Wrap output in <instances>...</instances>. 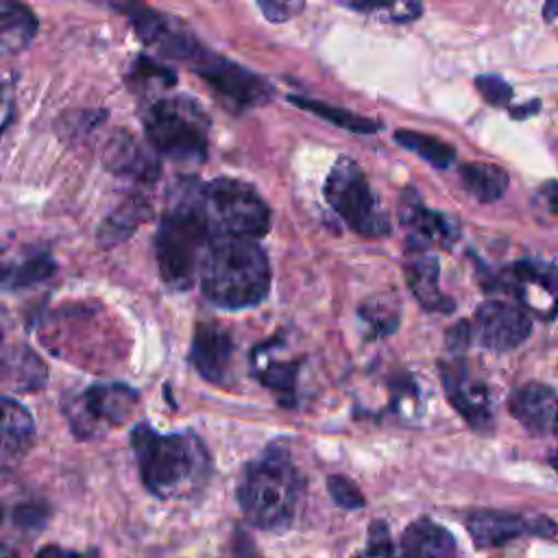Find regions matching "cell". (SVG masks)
<instances>
[{"mask_svg":"<svg viewBox=\"0 0 558 558\" xmlns=\"http://www.w3.org/2000/svg\"><path fill=\"white\" fill-rule=\"evenodd\" d=\"M109 4L131 22L137 37L146 46L157 48V52L163 57L181 59L194 65L207 52V48H203L179 20L153 11L142 0H109Z\"/></svg>","mask_w":558,"mask_h":558,"instance_id":"obj_9","label":"cell"},{"mask_svg":"<svg viewBox=\"0 0 558 558\" xmlns=\"http://www.w3.org/2000/svg\"><path fill=\"white\" fill-rule=\"evenodd\" d=\"M495 279L493 290L514 294L523 307L541 318L558 316V277L547 266L523 259Z\"/></svg>","mask_w":558,"mask_h":558,"instance_id":"obj_11","label":"cell"},{"mask_svg":"<svg viewBox=\"0 0 558 558\" xmlns=\"http://www.w3.org/2000/svg\"><path fill=\"white\" fill-rule=\"evenodd\" d=\"M399 551L405 556H453L458 551L456 538L438 523L429 519L412 521L399 541Z\"/></svg>","mask_w":558,"mask_h":558,"instance_id":"obj_21","label":"cell"},{"mask_svg":"<svg viewBox=\"0 0 558 558\" xmlns=\"http://www.w3.org/2000/svg\"><path fill=\"white\" fill-rule=\"evenodd\" d=\"M401 222L408 225L418 240L438 244L442 248H451L460 238L458 225L445 214L425 207L421 196H416L412 190L401 201Z\"/></svg>","mask_w":558,"mask_h":558,"instance_id":"obj_19","label":"cell"},{"mask_svg":"<svg viewBox=\"0 0 558 558\" xmlns=\"http://www.w3.org/2000/svg\"><path fill=\"white\" fill-rule=\"evenodd\" d=\"M296 373H299L296 362H272L259 373V381L277 395L279 403L290 405L294 401Z\"/></svg>","mask_w":558,"mask_h":558,"instance_id":"obj_31","label":"cell"},{"mask_svg":"<svg viewBox=\"0 0 558 558\" xmlns=\"http://www.w3.org/2000/svg\"><path fill=\"white\" fill-rule=\"evenodd\" d=\"M538 109H541V100H530L523 107H514L510 113H512V118H527V116L536 113Z\"/></svg>","mask_w":558,"mask_h":558,"instance_id":"obj_40","label":"cell"},{"mask_svg":"<svg viewBox=\"0 0 558 558\" xmlns=\"http://www.w3.org/2000/svg\"><path fill=\"white\" fill-rule=\"evenodd\" d=\"M214 235L262 238L270 227V209L248 183L231 177L209 181L198 194Z\"/></svg>","mask_w":558,"mask_h":558,"instance_id":"obj_6","label":"cell"},{"mask_svg":"<svg viewBox=\"0 0 558 558\" xmlns=\"http://www.w3.org/2000/svg\"><path fill=\"white\" fill-rule=\"evenodd\" d=\"M440 379L449 403L462 414V418L473 429L488 432L493 427V401L488 386L464 362H442Z\"/></svg>","mask_w":558,"mask_h":558,"instance_id":"obj_13","label":"cell"},{"mask_svg":"<svg viewBox=\"0 0 558 558\" xmlns=\"http://www.w3.org/2000/svg\"><path fill=\"white\" fill-rule=\"evenodd\" d=\"M473 340V325L469 320H460L447 331V347L451 351H462L471 344Z\"/></svg>","mask_w":558,"mask_h":558,"instance_id":"obj_38","label":"cell"},{"mask_svg":"<svg viewBox=\"0 0 558 558\" xmlns=\"http://www.w3.org/2000/svg\"><path fill=\"white\" fill-rule=\"evenodd\" d=\"M129 78L135 81L137 85H157V87H172L177 83V74L168 65H163L146 54H140L133 61Z\"/></svg>","mask_w":558,"mask_h":558,"instance_id":"obj_32","label":"cell"},{"mask_svg":"<svg viewBox=\"0 0 558 558\" xmlns=\"http://www.w3.org/2000/svg\"><path fill=\"white\" fill-rule=\"evenodd\" d=\"M48 517H50V510L46 508V504L28 501V504H20L13 508V525L28 534L41 532L46 527Z\"/></svg>","mask_w":558,"mask_h":558,"instance_id":"obj_34","label":"cell"},{"mask_svg":"<svg viewBox=\"0 0 558 558\" xmlns=\"http://www.w3.org/2000/svg\"><path fill=\"white\" fill-rule=\"evenodd\" d=\"M353 11L375 13L377 17L395 24H405L423 13L421 0H347Z\"/></svg>","mask_w":558,"mask_h":558,"instance_id":"obj_29","label":"cell"},{"mask_svg":"<svg viewBox=\"0 0 558 558\" xmlns=\"http://www.w3.org/2000/svg\"><path fill=\"white\" fill-rule=\"evenodd\" d=\"M194 70L231 109H251L272 98V85L264 76L211 50L194 63Z\"/></svg>","mask_w":558,"mask_h":558,"instance_id":"obj_10","label":"cell"},{"mask_svg":"<svg viewBox=\"0 0 558 558\" xmlns=\"http://www.w3.org/2000/svg\"><path fill=\"white\" fill-rule=\"evenodd\" d=\"M325 201L362 238L377 240L390 233V220L381 209L366 174L351 157H338L325 179Z\"/></svg>","mask_w":558,"mask_h":558,"instance_id":"obj_7","label":"cell"},{"mask_svg":"<svg viewBox=\"0 0 558 558\" xmlns=\"http://www.w3.org/2000/svg\"><path fill=\"white\" fill-rule=\"evenodd\" d=\"M288 100L344 131H351V133H360V135H366V133H377L381 129V124L377 120H371V118H364V116H357L353 111H347V109H340L336 105H329V102H323V100H314V98H303V96H288Z\"/></svg>","mask_w":558,"mask_h":558,"instance_id":"obj_26","label":"cell"},{"mask_svg":"<svg viewBox=\"0 0 558 558\" xmlns=\"http://www.w3.org/2000/svg\"><path fill=\"white\" fill-rule=\"evenodd\" d=\"M52 272H54V259L44 251H35L28 257L7 262L2 277H4L7 290H17V288H26L41 281Z\"/></svg>","mask_w":558,"mask_h":558,"instance_id":"obj_28","label":"cell"},{"mask_svg":"<svg viewBox=\"0 0 558 558\" xmlns=\"http://www.w3.org/2000/svg\"><path fill=\"white\" fill-rule=\"evenodd\" d=\"M551 462H554V466H556V471H558V453L554 456V460H551Z\"/></svg>","mask_w":558,"mask_h":558,"instance_id":"obj_42","label":"cell"},{"mask_svg":"<svg viewBox=\"0 0 558 558\" xmlns=\"http://www.w3.org/2000/svg\"><path fill=\"white\" fill-rule=\"evenodd\" d=\"M233 338L218 323H198L192 336L190 362L209 384H222L233 362Z\"/></svg>","mask_w":558,"mask_h":558,"instance_id":"obj_15","label":"cell"},{"mask_svg":"<svg viewBox=\"0 0 558 558\" xmlns=\"http://www.w3.org/2000/svg\"><path fill=\"white\" fill-rule=\"evenodd\" d=\"M102 163L118 177L135 179L140 183H153L161 172L157 157L129 131H116L107 140L102 148Z\"/></svg>","mask_w":558,"mask_h":558,"instance_id":"obj_17","label":"cell"},{"mask_svg":"<svg viewBox=\"0 0 558 558\" xmlns=\"http://www.w3.org/2000/svg\"><path fill=\"white\" fill-rule=\"evenodd\" d=\"M554 436H558V421H556V429H554Z\"/></svg>","mask_w":558,"mask_h":558,"instance_id":"obj_43","label":"cell"},{"mask_svg":"<svg viewBox=\"0 0 558 558\" xmlns=\"http://www.w3.org/2000/svg\"><path fill=\"white\" fill-rule=\"evenodd\" d=\"M255 4L268 22L279 24L296 17L303 11L305 0H255Z\"/></svg>","mask_w":558,"mask_h":558,"instance_id":"obj_36","label":"cell"},{"mask_svg":"<svg viewBox=\"0 0 558 558\" xmlns=\"http://www.w3.org/2000/svg\"><path fill=\"white\" fill-rule=\"evenodd\" d=\"M366 554L373 556H390L395 554L388 527L384 521H373L371 530H368V545H366Z\"/></svg>","mask_w":558,"mask_h":558,"instance_id":"obj_37","label":"cell"},{"mask_svg":"<svg viewBox=\"0 0 558 558\" xmlns=\"http://www.w3.org/2000/svg\"><path fill=\"white\" fill-rule=\"evenodd\" d=\"M4 375L15 390L31 392L44 386L46 366L28 347H15L4 357Z\"/></svg>","mask_w":558,"mask_h":558,"instance_id":"obj_25","label":"cell"},{"mask_svg":"<svg viewBox=\"0 0 558 558\" xmlns=\"http://www.w3.org/2000/svg\"><path fill=\"white\" fill-rule=\"evenodd\" d=\"M541 198H543L547 211H549L554 218H558V183H556V181H549V183L543 185Z\"/></svg>","mask_w":558,"mask_h":558,"instance_id":"obj_39","label":"cell"},{"mask_svg":"<svg viewBox=\"0 0 558 558\" xmlns=\"http://www.w3.org/2000/svg\"><path fill=\"white\" fill-rule=\"evenodd\" d=\"M137 401L140 395L126 384H94L65 401V414L76 438H96L122 425Z\"/></svg>","mask_w":558,"mask_h":558,"instance_id":"obj_8","label":"cell"},{"mask_svg":"<svg viewBox=\"0 0 558 558\" xmlns=\"http://www.w3.org/2000/svg\"><path fill=\"white\" fill-rule=\"evenodd\" d=\"M37 35V15L20 0L0 2V48L2 54L24 50Z\"/></svg>","mask_w":558,"mask_h":558,"instance_id":"obj_22","label":"cell"},{"mask_svg":"<svg viewBox=\"0 0 558 558\" xmlns=\"http://www.w3.org/2000/svg\"><path fill=\"white\" fill-rule=\"evenodd\" d=\"M150 218V205L142 196H129L122 201L98 229V242L102 246H116L124 242L140 222Z\"/></svg>","mask_w":558,"mask_h":558,"instance_id":"obj_23","label":"cell"},{"mask_svg":"<svg viewBox=\"0 0 558 558\" xmlns=\"http://www.w3.org/2000/svg\"><path fill=\"white\" fill-rule=\"evenodd\" d=\"M35 436L31 414L11 397L2 399V466L17 464L28 451Z\"/></svg>","mask_w":558,"mask_h":558,"instance_id":"obj_20","label":"cell"},{"mask_svg":"<svg viewBox=\"0 0 558 558\" xmlns=\"http://www.w3.org/2000/svg\"><path fill=\"white\" fill-rule=\"evenodd\" d=\"M403 275L412 296L421 303L423 310L447 314L456 307V303L440 290L438 259L425 251L423 240H410V246L405 248Z\"/></svg>","mask_w":558,"mask_h":558,"instance_id":"obj_14","label":"cell"},{"mask_svg":"<svg viewBox=\"0 0 558 558\" xmlns=\"http://www.w3.org/2000/svg\"><path fill=\"white\" fill-rule=\"evenodd\" d=\"M543 20L545 22L558 20V0H545L543 2Z\"/></svg>","mask_w":558,"mask_h":558,"instance_id":"obj_41","label":"cell"},{"mask_svg":"<svg viewBox=\"0 0 558 558\" xmlns=\"http://www.w3.org/2000/svg\"><path fill=\"white\" fill-rule=\"evenodd\" d=\"M198 279L211 305L246 310L268 296L270 264L255 238L214 235L203 255Z\"/></svg>","mask_w":558,"mask_h":558,"instance_id":"obj_2","label":"cell"},{"mask_svg":"<svg viewBox=\"0 0 558 558\" xmlns=\"http://www.w3.org/2000/svg\"><path fill=\"white\" fill-rule=\"evenodd\" d=\"M532 333V320L527 314L506 301H484L473 320V338L488 351H512L523 344Z\"/></svg>","mask_w":558,"mask_h":558,"instance_id":"obj_12","label":"cell"},{"mask_svg":"<svg viewBox=\"0 0 558 558\" xmlns=\"http://www.w3.org/2000/svg\"><path fill=\"white\" fill-rule=\"evenodd\" d=\"M327 490L331 495V499L340 506V508H347V510H360L364 508L366 499L364 495L360 493V488L344 475H331L327 477Z\"/></svg>","mask_w":558,"mask_h":558,"instance_id":"obj_33","label":"cell"},{"mask_svg":"<svg viewBox=\"0 0 558 558\" xmlns=\"http://www.w3.org/2000/svg\"><path fill=\"white\" fill-rule=\"evenodd\" d=\"M360 320L368 329V338H381L392 333L399 325V310L388 299H371L366 301L360 312Z\"/></svg>","mask_w":558,"mask_h":558,"instance_id":"obj_30","label":"cell"},{"mask_svg":"<svg viewBox=\"0 0 558 558\" xmlns=\"http://www.w3.org/2000/svg\"><path fill=\"white\" fill-rule=\"evenodd\" d=\"M460 181L471 196L482 203H493L508 190V172L495 163L471 161L460 168Z\"/></svg>","mask_w":558,"mask_h":558,"instance_id":"obj_24","label":"cell"},{"mask_svg":"<svg viewBox=\"0 0 558 558\" xmlns=\"http://www.w3.org/2000/svg\"><path fill=\"white\" fill-rule=\"evenodd\" d=\"M551 521H532L499 510H477L466 519V530L477 547H499L523 534H549Z\"/></svg>","mask_w":558,"mask_h":558,"instance_id":"obj_16","label":"cell"},{"mask_svg":"<svg viewBox=\"0 0 558 558\" xmlns=\"http://www.w3.org/2000/svg\"><path fill=\"white\" fill-rule=\"evenodd\" d=\"M510 412L530 434H554L558 392L545 384H525L510 397Z\"/></svg>","mask_w":558,"mask_h":558,"instance_id":"obj_18","label":"cell"},{"mask_svg":"<svg viewBox=\"0 0 558 558\" xmlns=\"http://www.w3.org/2000/svg\"><path fill=\"white\" fill-rule=\"evenodd\" d=\"M131 449L144 486L159 499L192 497L209 480V453L192 432L159 434L140 423L131 432Z\"/></svg>","mask_w":558,"mask_h":558,"instance_id":"obj_1","label":"cell"},{"mask_svg":"<svg viewBox=\"0 0 558 558\" xmlns=\"http://www.w3.org/2000/svg\"><path fill=\"white\" fill-rule=\"evenodd\" d=\"M214 240L209 220L198 201L170 207L157 227L155 257L161 279L172 290H187L201 270L203 255Z\"/></svg>","mask_w":558,"mask_h":558,"instance_id":"obj_4","label":"cell"},{"mask_svg":"<svg viewBox=\"0 0 558 558\" xmlns=\"http://www.w3.org/2000/svg\"><path fill=\"white\" fill-rule=\"evenodd\" d=\"M395 142L440 170H447L456 161V148L434 135L403 129L395 133Z\"/></svg>","mask_w":558,"mask_h":558,"instance_id":"obj_27","label":"cell"},{"mask_svg":"<svg viewBox=\"0 0 558 558\" xmlns=\"http://www.w3.org/2000/svg\"><path fill=\"white\" fill-rule=\"evenodd\" d=\"M142 118L148 144L159 155L183 163H201L207 157L211 124L196 100L187 96L157 98Z\"/></svg>","mask_w":558,"mask_h":558,"instance_id":"obj_5","label":"cell"},{"mask_svg":"<svg viewBox=\"0 0 558 558\" xmlns=\"http://www.w3.org/2000/svg\"><path fill=\"white\" fill-rule=\"evenodd\" d=\"M305 495V480L281 447L266 449L242 469L235 499L248 523L262 530L288 527Z\"/></svg>","mask_w":558,"mask_h":558,"instance_id":"obj_3","label":"cell"},{"mask_svg":"<svg viewBox=\"0 0 558 558\" xmlns=\"http://www.w3.org/2000/svg\"><path fill=\"white\" fill-rule=\"evenodd\" d=\"M475 87L493 107H506L512 100V87L497 74H480L475 78Z\"/></svg>","mask_w":558,"mask_h":558,"instance_id":"obj_35","label":"cell"}]
</instances>
